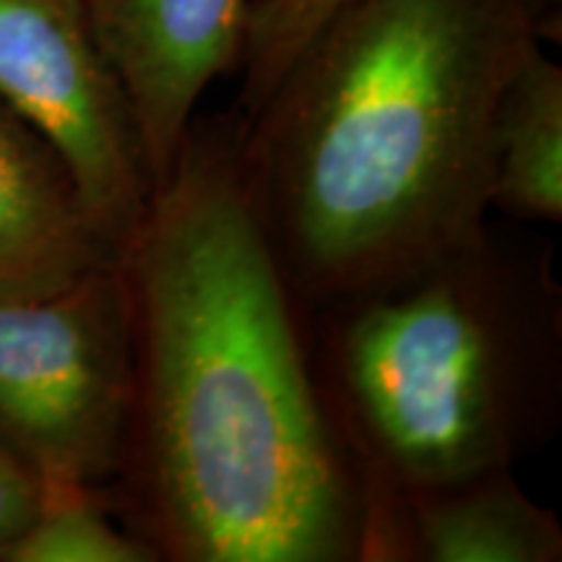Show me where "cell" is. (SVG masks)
<instances>
[{
	"label": "cell",
	"instance_id": "cell-1",
	"mask_svg": "<svg viewBox=\"0 0 562 562\" xmlns=\"http://www.w3.org/2000/svg\"><path fill=\"white\" fill-rule=\"evenodd\" d=\"M115 261L131 396L102 490L125 529L159 562H360V482L245 188L235 112L195 117Z\"/></svg>",
	"mask_w": 562,
	"mask_h": 562
},
{
	"label": "cell",
	"instance_id": "cell-2",
	"mask_svg": "<svg viewBox=\"0 0 562 562\" xmlns=\"http://www.w3.org/2000/svg\"><path fill=\"white\" fill-rule=\"evenodd\" d=\"M544 42L539 0H351L235 115L250 203L307 311L490 222L497 108Z\"/></svg>",
	"mask_w": 562,
	"mask_h": 562
},
{
	"label": "cell",
	"instance_id": "cell-3",
	"mask_svg": "<svg viewBox=\"0 0 562 562\" xmlns=\"http://www.w3.org/2000/svg\"><path fill=\"white\" fill-rule=\"evenodd\" d=\"M323 409L368 497L516 469L562 419L552 245L487 222L417 269L307 311Z\"/></svg>",
	"mask_w": 562,
	"mask_h": 562
},
{
	"label": "cell",
	"instance_id": "cell-4",
	"mask_svg": "<svg viewBox=\"0 0 562 562\" xmlns=\"http://www.w3.org/2000/svg\"><path fill=\"white\" fill-rule=\"evenodd\" d=\"M128 396V297L115 258L53 290L0 297V451L40 487L112 480Z\"/></svg>",
	"mask_w": 562,
	"mask_h": 562
},
{
	"label": "cell",
	"instance_id": "cell-5",
	"mask_svg": "<svg viewBox=\"0 0 562 562\" xmlns=\"http://www.w3.org/2000/svg\"><path fill=\"white\" fill-rule=\"evenodd\" d=\"M0 102L58 151L117 252L149 206L154 178L87 0H0Z\"/></svg>",
	"mask_w": 562,
	"mask_h": 562
},
{
	"label": "cell",
	"instance_id": "cell-6",
	"mask_svg": "<svg viewBox=\"0 0 562 562\" xmlns=\"http://www.w3.org/2000/svg\"><path fill=\"white\" fill-rule=\"evenodd\" d=\"M250 0H87L136 117L154 188L172 170L201 97L237 68Z\"/></svg>",
	"mask_w": 562,
	"mask_h": 562
},
{
	"label": "cell",
	"instance_id": "cell-7",
	"mask_svg": "<svg viewBox=\"0 0 562 562\" xmlns=\"http://www.w3.org/2000/svg\"><path fill=\"white\" fill-rule=\"evenodd\" d=\"M562 524L497 469L362 503L360 562H560Z\"/></svg>",
	"mask_w": 562,
	"mask_h": 562
},
{
	"label": "cell",
	"instance_id": "cell-8",
	"mask_svg": "<svg viewBox=\"0 0 562 562\" xmlns=\"http://www.w3.org/2000/svg\"><path fill=\"white\" fill-rule=\"evenodd\" d=\"M112 258L58 151L0 102V297L53 290Z\"/></svg>",
	"mask_w": 562,
	"mask_h": 562
},
{
	"label": "cell",
	"instance_id": "cell-9",
	"mask_svg": "<svg viewBox=\"0 0 562 562\" xmlns=\"http://www.w3.org/2000/svg\"><path fill=\"white\" fill-rule=\"evenodd\" d=\"M492 211L562 220V66L539 45L503 91L492 140Z\"/></svg>",
	"mask_w": 562,
	"mask_h": 562
},
{
	"label": "cell",
	"instance_id": "cell-10",
	"mask_svg": "<svg viewBox=\"0 0 562 562\" xmlns=\"http://www.w3.org/2000/svg\"><path fill=\"white\" fill-rule=\"evenodd\" d=\"M5 562H159L115 516L102 487L42 484L34 518Z\"/></svg>",
	"mask_w": 562,
	"mask_h": 562
},
{
	"label": "cell",
	"instance_id": "cell-11",
	"mask_svg": "<svg viewBox=\"0 0 562 562\" xmlns=\"http://www.w3.org/2000/svg\"><path fill=\"white\" fill-rule=\"evenodd\" d=\"M351 0H250L237 68L243 70L237 117H248L313 34Z\"/></svg>",
	"mask_w": 562,
	"mask_h": 562
},
{
	"label": "cell",
	"instance_id": "cell-12",
	"mask_svg": "<svg viewBox=\"0 0 562 562\" xmlns=\"http://www.w3.org/2000/svg\"><path fill=\"white\" fill-rule=\"evenodd\" d=\"M40 482L21 463L0 451V562L30 526L40 505Z\"/></svg>",
	"mask_w": 562,
	"mask_h": 562
},
{
	"label": "cell",
	"instance_id": "cell-13",
	"mask_svg": "<svg viewBox=\"0 0 562 562\" xmlns=\"http://www.w3.org/2000/svg\"><path fill=\"white\" fill-rule=\"evenodd\" d=\"M539 9L544 13V26H547V40L560 42L562 30V0H539Z\"/></svg>",
	"mask_w": 562,
	"mask_h": 562
}]
</instances>
